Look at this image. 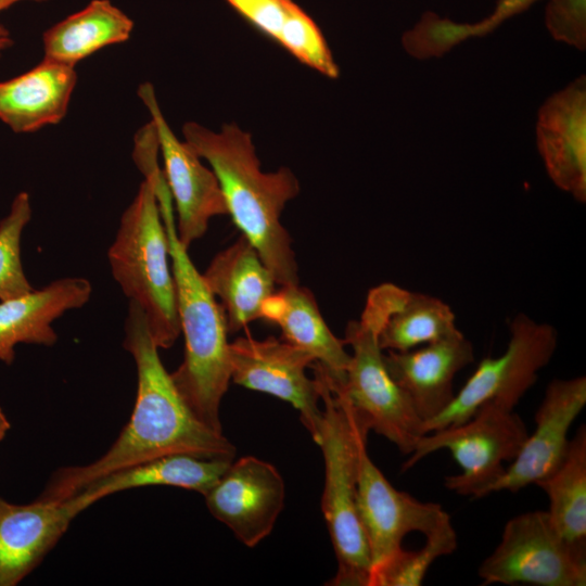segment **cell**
<instances>
[{"label":"cell","instance_id":"19","mask_svg":"<svg viewBox=\"0 0 586 586\" xmlns=\"http://www.w3.org/2000/svg\"><path fill=\"white\" fill-rule=\"evenodd\" d=\"M230 459H207L187 454L168 455L107 473L65 498L76 515L98 500L131 488L174 486L203 496L229 467Z\"/></svg>","mask_w":586,"mask_h":586},{"label":"cell","instance_id":"23","mask_svg":"<svg viewBox=\"0 0 586 586\" xmlns=\"http://www.w3.org/2000/svg\"><path fill=\"white\" fill-rule=\"evenodd\" d=\"M252 26L329 78L340 69L313 18L293 0H226Z\"/></svg>","mask_w":586,"mask_h":586},{"label":"cell","instance_id":"5","mask_svg":"<svg viewBox=\"0 0 586 586\" xmlns=\"http://www.w3.org/2000/svg\"><path fill=\"white\" fill-rule=\"evenodd\" d=\"M407 294V290L393 283L369 291L360 318L351 320L345 329L343 340L353 354L343 384L332 382L322 366L331 391L341 394L370 431L387 438L403 455H410L424 435L423 421L387 372L379 334Z\"/></svg>","mask_w":586,"mask_h":586},{"label":"cell","instance_id":"6","mask_svg":"<svg viewBox=\"0 0 586 586\" xmlns=\"http://www.w3.org/2000/svg\"><path fill=\"white\" fill-rule=\"evenodd\" d=\"M166 229L153 178H144L120 217L107 259L112 276L129 302L144 314L158 348L171 347L180 334L175 278Z\"/></svg>","mask_w":586,"mask_h":586},{"label":"cell","instance_id":"3","mask_svg":"<svg viewBox=\"0 0 586 586\" xmlns=\"http://www.w3.org/2000/svg\"><path fill=\"white\" fill-rule=\"evenodd\" d=\"M156 196L168 239L180 333L184 337L183 360L170 377L195 417L222 432L219 407L231 381L226 314L177 237L168 187H160Z\"/></svg>","mask_w":586,"mask_h":586},{"label":"cell","instance_id":"25","mask_svg":"<svg viewBox=\"0 0 586 586\" xmlns=\"http://www.w3.org/2000/svg\"><path fill=\"white\" fill-rule=\"evenodd\" d=\"M549 498V517L565 540L586 549V426L570 440L559 468L537 484Z\"/></svg>","mask_w":586,"mask_h":586},{"label":"cell","instance_id":"26","mask_svg":"<svg viewBox=\"0 0 586 586\" xmlns=\"http://www.w3.org/2000/svg\"><path fill=\"white\" fill-rule=\"evenodd\" d=\"M460 332L455 314L445 302L409 291L403 304L383 324L379 344L382 349L405 352Z\"/></svg>","mask_w":586,"mask_h":586},{"label":"cell","instance_id":"2","mask_svg":"<svg viewBox=\"0 0 586 586\" xmlns=\"http://www.w3.org/2000/svg\"><path fill=\"white\" fill-rule=\"evenodd\" d=\"M184 142L214 171L234 225L253 244L277 284L298 283L291 237L280 222L285 204L300 192L292 170L264 173L252 137L235 124L212 131L198 123L182 127Z\"/></svg>","mask_w":586,"mask_h":586},{"label":"cell","instance_id":"16","mask_svg":"<svg viewBox=\"0 0 586 586\" xmlns=\"http://www.w3.org/2000/svg\"><path fill=\"white\" fill-rule=\"evenodd\" d=\"M383 360L424 425L451 403L454 378L473 362L474 353L471 342L460 332L418 349L388 351Z\"/></svg>","mask_w":586,"mask_h":586},{"label":"cell","instance_id":"17","mask_svg":"<svg viewBox=\"0 0 586 586\" xmlns=\"http://www.w3.org/2000/svg\"><path fill=\"white\" fill-rule=\"evenodd\" d=\"M77 515L68 502L39 498L17 505L0 498V586L23 581Z\"/></svg>","mask_w":586,"mask_h":586},{"label":"cell","instance_id":"9","mask_svg":"<svg viewBox=\"0 0 586 586\" xmlns=\"http://www.w3.org/2000/svg\"><path fill=\"white\" fill-rule=\"evenodd\" d=\"M477 574L483 585L584 586L586 549L565 540L548 511H528L506 523Z\"/></svg>","mask_w":586,"mask_h":586},{"label":"cell","instance_id":"18","mask_svg":"<svg viewBox=\"0 0 586 586\" xmlns=\"http://www.w3.org/2000/svg\"><path fill=\"white\" fill-rule=\"evenodd\" d=\"M92 285L82 277H64L39 290L0 301V361L11 365L21 343L52 346L58 334L52 322L68 310L82 307Z\"/></svg>","mask_w":586,"mask_h":586},{"label":"cell","instance_id":"21","mask_svg":"<svg viewBox=\"0 0 586 586\" xmlns=\"http://www.w3.org/2000/svg\"><path fill=\"white\" fill-rule=\"evenodd\" d=\"M202 276L212 294L220 300L230 332H237L260 317L262 305L277 284L256 249L243 234L219 252Z\"/></svg>","mask_w":586,"mask_h":586},{"label":"cell","instance_id":"30","mask_svg":"<svg viewBox=\"0 0 586 586\" xmlns=\"http://www.w3.org/2000/svg\"><path fill=\"white\" fill-rule=\"evenodd\" d=\"M25 0H0V11H3L11 5ZM35 2H44L48 0H30ZM13 44V40L9 30L0 24V54Z\"/></svg>","mask_w":586,"mask_h":586},{"label":"cell","instance_id":"28","mask_svg":"<svg viewBox=\"0 0 586 586\" xmlns=\"http://www.w3.org/2000/svg\"><path fill=\"white\" fill-rule=\"evenodd\" d=\"M30 219V198L27 192H20L0 221V301L34 290L24 272L21 256L22 234Z\"/></svg>","mask_w":586,"mask_h":586},{"label":"cell","instance_id":"10","mask_svg":"<svg viewBox=\"0 0 586 586\" xmlns=\"http://www.w3.org/2000/svg\"><path fill=\"white\" fill-rule=\"evenodd\" d=\"M229 355L231 381L290 403L316 441L322 410L317 382L305 372L316 361L308 352L282 337L245 336L229 343Z\"/></svg>","mask_w":586,"mask_h":586},{"label":"cell","instance_id":"7","mask_svg":"<svg viewBox=\"0 0 586 586\" xmlns=\"http://www.w3.org/2000/svg\"><path fill=\"white\" fill-rule=\"evenodd\" d=\"M527 436L526 425L514 410L486 403L466 422L422 435L402 470L448 449L462 471L445 476V487L458 495L484 497L505 473L504 461L518 456Z\"/></svg>","mask_w":586,"mask_h":586},{"label":"cell","instance_id":"8","mask_svg":"<svg viewBox=\"0 0 586 586\" xmlns=\"http://www.w3.org/2000/svg\"><path fill=\"white\" fill-rule=\"evenodd\" d=\"M557 344L552 326L524 314L515 316L505 353L479 364L446 409L423 425L424 434L466 422L486 403L514 410L536 382L538 371L551 360Z\"/></svg>","mask_w":586,"mask_h":586},{"label":"cell","instance_id":"20","mask_svg":"<svg viewBox=\"0 0 586 586\" xmlns=\"http://www.w3.org/2000/svg\"><path fill=\"white\" fill-rule=\"evenodd\" d=\"M76 81L74 67L43 58L30 71L0 81V119L22 133L55 125L67 113Z\"/></svg>","mask_w":586,"mask_h":586},{"label":"cell","instance_id":"11","mask_svg":"<svg viewBox=\"0 0 586 586\" xmlns=\"http://www.w3.org/2000/svg\"><path fill=\"white\" fill-rule=\"evenodd\" d=\"M357 510L369 546L371 572L403 549L407 534L428 536L451 520L440 504L423 502L396 489L370 459L367 445L359 454Z\"/></svg>","mask_w":586,"mask_h":586},{"label":"cell","instance_id":"31","mask_svg":"<svg viewBox=\"0 0 586 586\" xmlns=\"http://www.w3.org/2000/svg\"><path fill=\"white\" fill-rule=\"evenodd\" d=\"M10 428H11L10 421L8 420L5 413L0 407V442L5 437Z\"/></svg>","mask_w":586,"mask_h":586},{"label":"cell","instance_id":"22","mask_svg":"<svg viewBox=\"0 0 586 586\" xmlns=\"http://www.w3.org/2000/svg\"><path fill=\"white\" fill-rule=\"evenodd\" d=\"M259 319L279 326L283 340L308 352L326 368L332 382L344 383L351 355L344 340L324 322L307 288L298 283L281 285L264 301Z\"/></svg>","mask_w":586,"mask_h":586},{"label":"cell","instance_id":"27","mask_svg":"<svg viewBox=\"0 0 586 586\" xmlns=\"http://www.w3.org/2000/svg\"><path fill=\"white\" fill-rule=\"evenodd\" d=\"M425 537L422 548L413 551L400 549L374 569L369 586H419L434 561L453 553L457 548V535L451 520Z\"/></svg>","mask_w":586,"mask_h":586},{"label":"cell","instance_id":"24","mask_svg":"<svg viewBox=\"0 0 586 586\" xmlns=\"http://www.w3.org/2000/svg\"><path fill=\"white\" fill-rule=\"evenodd\" d=\"M133 21L110 0H92L43 34L44 58L75 67L103 49L129 39Z\"/></svg>","mask_w":586,"mask_h":586},{"label":"cell","instance_id":"14","mask_svg":"<svg viewBox=\"0 0 586 586\" xmlns=\"http://www.w3.org/2000/svg\"><path fill=\"white\" fill-rule=\"evenodd\" d=\"M585 405L584 375L552 380L535 413V431L528 434L518 456L506 468L491 493H517L550 476L566 455L569 429Z\"/></svg>","mask_w":586,"mask_h":586},{"label":"cell","instance_id":"12","mask_svg":"<svg viewBox=\"0 0 586 586\" xmlns=\"http://www.w3.org/2000/svg\"><path fill=\"white\" fill-rule=\"evenodd\" d=\"M138 94L155 128L164 162L163 173L178 213L177 237L188 249L204 235L213 217L228 215L224 194L214 171L175 136L160 110L152 85L142 84Z\"/></svg>","mask_w":586,"mask_h":586},{"label":"cell","instance_id":"15","mask_svg":"<svg viewBox=\"0 0 586 586\" xmlns=\"http://www.w3.org/2000/svg\"><path fill=\"white\" fill-rule=\"evenodd\" d=\"M536 144L551 181L586 201V77L552 93L539 107Z\"/></svg>","mask_w":586,"mask_h":586},{"label":"cell","instance_id":"29","mask_svg":"<svg viewBox=\"0 0 586 586\" xmlns=\"http://www.w3.org/2000/svg\"><path fill=\"white\" fill-rule=\"evenodd\" d=\"M545 25L557 41L579 51L586 48V0H548Z\"/></svg>","mask_w":586,"mask_h":586},{"label":"cell","instance_id":"13","mask_svg":"<svg viewBox=\"0 0 586 586\" xmlns=\"http://www.w3.org/2000/svg\"><path fill=\"white\" fill-rule=\"evenodd\" d=\"M204 497L212 515L254 547L271 533L284 506L285 485L271 463L244 456L230 462Z\"/></svg>","mask_w":586,"mask_h":586},{"label":"cell","instance_id":"4","mask_svg":"<svg viewBox=\"0 0 586 586\" xmlns=\"http://www.w3.org/2000/svg\"><path fill=\"white\" fill-rule=\"evenodd\" d=\"M310 367L323 404L315 441L324 461L321 510L337 561L328 585L369 586L371 557L357 510V479L370 428L341 394L331 391L322 365L314 361Z\"/></svg>","mask_w":586,"mask_h":586},{"label":"cell","instance_id":"1","mask_svg":"<svg viewBox=\"0 0 586 586\" xmlns=\"http://www.w3.org/2000/svg\"><path fill=\"white\" fill-rule=\"evenodd\" d=\"M124 347L132 356L138 375L131 417L117 440L97 460L55 471L39 498L63 500L113 471L146 460L187 454L207 459H230L235 447L191 411L160 358L140 307L129 302Z\"/></svg>","mask_w":586,"mask_h":586}]
</instances>
